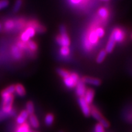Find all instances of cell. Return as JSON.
Segmentation results:
<instances>
[{"instance_id":"cell-14","label":"cell","mask_w":132,"mask_h":132,"mask_svg":"<svg viewBox=\"0 0 132 132\" xmlns=\"http://www.w3.org/2000/svg\"><path fill=\"white\" fill-rule=\"evenodd\" d=\"M116 45V41L113 37V36H110V39H109V40L108 43H107V45L106 46V48H105V51H106V53H110L113 52L114 48L115 47Z\"/></svg>"},{"instance_id":"cell-2","label":"cell","mask_w":132,"mask_h":132,"mask_svg":"<svg viewBox=\"0 0 132 132\" xmlns=\"http://www.w3.org/2000/svg\"><path fill=\"white\" fill-rule=\"evenodd\" d=\"M90 116L93 117L95 120L98 122V123L102 125L104 128H108L110 126V123L106 119L103 117L101 112L98 110V109L96 107L93 106H91L90 110Z\"/></svg>"},{"instance_id":"cell-18","label":"cell","mask_w":132,"mask_h":132,"mask_svg":"<svg viewBox=\"0 0 132 132\" xmlns=\"http://www.w3.org/2000/svg\"><path fill=\"white\" fill-rule=\"evenodd\" d=\"M98 15L102 19L106 20L109 15V11L106 7H101L98 10Z\"/></svg>"},{"instance_id":"cell-3","label":"cell","mask_w":132,"mask_h":132,"mask_svg":"<svg viewBox=\"0 0 132 132\" xmlns=\"http://www.w3.org/2000/svg\"><path fill=\"white\" fill-rule=\"evenodd\" d=\"M79 80H80L79 75L75 72H70L69 76L65 78H63L64 85L67 88L69 89L75 87Z\"/></svg>"},{"instance_id":"cell-30","label":"cell","mask_w":132,"mask_h":132,"mask_svg":"<svg viewBox=\"0 0 132 132\" xmlns=\"http://www.w3.org/2000/svg\"><path fill=\"white\" fill-rule=\"evenodd\" d=\"M8 117H9V116L7 114L4 113V112L2 111V110H0V121L5 119L8 118Z\"/></svg>"},{"instance_id":"cell-11","label":"cell","mask_w":132,"mask_h":132,"mask_svg":"<svg viewBox=\"0 0 132 132\" xmlns=\"http://www.w3.org/2000/svg\"><path fill=\"white\" fill-rule=\"evenodd\" d=\"M94 95L95 92L92 89H87L83 98H85V101L87 103L89 104V105H91L94 100Z\"/></svg>"},{"instance_id":"cell-23","label":"cell","mask_w":132,"mask_h":132,"mask_svg":"<svg viewBox=\"0 0 132 132\" xmlns=\"http://www.w3.org/2000/svg\"><path fill=\"white\" fill-rule=\"evenodd\" d=\"M15 92V85H10L9 86L4 89V90L1 92V94H14Z\"/></svg>"},{"instance_id":"cell-22","label":"cell","mask_w":132,"mask_h":132,"mask_svg":"<svg viewBox=\"0 0 132 132\" xmlns=\"http://www.w3.org/2000/svg\"><path fill=\"white\" fill-rule=\"evenodd\" d=\"M57 73H58V75L60 76L61 77H62V78H65L66 77H67L68 76L70 75V72H69L68 70H65V69H57Z\"/></svg>"},{"instance_id":"cell-12","label":"cell","mask_w":132,"mask_h":132,"mask_svg":"<svg viewBox=\"0 0 132 132\" xmlns=\"http://www.w3.org/2000/svg\"><path fill=\"white\" fill-rule=\"evenodd\" d=\"M11 53L14 59L19 60L23 56L22 50L17 45H12L11 47Z\"/></svg>"},{"instance_id":"cell-35","label":"cell","mask_w":132,"mask_h":132,"mask_svg":"<svg viewBox=\"0 0 132 132\" xmlns=\"http://www.w3.org/2000/svg\"><path fill=\"white\" fill-rule=\"evenodd\" d=\"M59 132H64V131H59Z\"/></svg>"},{"instance_id":"cell-8","label":"cell","mask_w":132,"mask_h":132,"mask_svg":"<svg viewBox=\"0 0 132 132\" xmlns=\"http://www.w3.org/2000/svg\"><path fill=\"white\" fill-rule=\"evenodd\" d=\"M81 80L85 84H89V85L94 86H98L101 85V81L99 79L90 77H84L81 79Z\"/></svg>"},{"instance_id":"cell-6","label":"cell","mask_w":132,"mask_h":132,"mask_svg":"<svg viewBox=\"0 0 132 132\" xmlns=\"http://www.w3.org/2000/svg\"><path fill=\"white\" fill-rule=\"evenodd\" d=\"M111 35L114 39L116 42H122L125 37V33L119 28H116L112 31Z\"/></svg>"},{"instance_id":"cell-27","label":"cell","mask_w":132,"mask_h":132,"mask_svg":"<svg viewBox=\"0 0 132 132\" xmlns=\"http://www.w3.org/2000/svg\"><path fill=\"white\" fill-rule=\"evenodd\" d=\"M95 32H96L97 36L98 38H102L103 37V36L105 35V30L102 27H98L95 29Z\"/></svg>"},{"instance_id":"cell-28","label":"cell","mask_w":132,"mask_h":132,"mask_svg":"<svg viewBox=\"0 0 132 132\" xmlns=\"http://www.w3.org/2000/svg\"><path fill=\"white\" fill-rule=\"evenodd\" d=\"M94 132H105V128L102 125L98 123L95 125Z\"/></svg>"},{"instance_id":"cell-4","label":"cell","mask_w":132,"mask_h":132,"mask_svg":"<svg viewBox=\"0 0 132 132\" xmlns=\"http://www.w3.org/2000/svg\"><path fill=\"white\" fill-rule=\"evenodd\" d=\"M78 102L82 114H83L86 117L90 116V110H91L90 105L88 104L85 101V98H84L83 97H79Z\"/></svg>"},{"instance_id":"cell-24","label":"cell","mask_w":132,"mask_h":132,"mask_svg":"<svg viewBox=\"0 0 132 132\" xmlns=\"http://www.w3.org/2000/svg\"><path fill=\"white\" fill-rule=\"evenodd\" d=\"M15 27V22L13 20H9L5 23L4 29L6 31H11Z\"/></svg>"},{"instance_id":"cell-20","label":"cell","mask_w":132,"mask_h":132,"mask_svg":"<svg viewBox=\"0 0 132 132\" xmlns=\"http://www.w3.org/2000/svg\"><path fill=\"white\" fill-rule=\"evenodd\" d=\"M27 48H28L29 50H30L31 52H35L38 49V46L37 44L32 40H29L28 42H27V44H26Z\"/></svg>"},{"instance_id":"cell-32","label":"cell","mask_w":132,"mask_h":132,"mask_svg":"<svg viewBox=\"0 0 132 132\" xmlns=\"http://www.w3.org/2000/svg\"><path fill=\"white\" fill-rule=\"evenodd\" d=\"M1 31H2V24L0 23V32H1Z\"/></svg>"},{"instance_id":"cell-34","label":"cell","mask_w":132,"mask_h":132,"mask_svg":"<svg viewBox=\"0 0 132 132\" xmlns=\"http://www.w3.org/2000/svg\"><path fill=\"white\" fill-rule=\"evenodd\" d=\"M103 1H108V0H103Z\"/></svg>"},{"instance_id":"cell-31","label":"cell","mask_w":132,"mask_h":132,"mask_svg":"<svg viewBox=\"0 0 132 132\" xmlns=\"http://www.w3.org/2000/svg\"><path fill=\"white\" fill-rule=\"evenodd\" d=\"M82 1V0H70V2L72 3V4H78L79 3H80L81 1Z\"/></svg>"},{"instance_id":"cell-10","label":"cell","mask_w":132,"mask_h":132,"mask_svg":"<svg viewBox=\"0 0 132 132\" xmlns=\"http://www.w3.org/2000/svg\"><path fill=\"white\" fill-rule=\"evenodd\" d=\"M28 124L30 126V127H32L34 129H37L39 128L40 123H39V119H38L37 117L34 114H31L28 117Z\"/></svg>"},{"instance_id":"cell-9","label":"cell","mask_w":132,"mask_h":132,"mask_svg":"<svg viewBox=\"0 0 132 132\" xmlns=\"http://www.w3.org/2000/svg\"><path fill=\"white\" fill-rule=\"evenodd\" d=\"M29 114L25 110H22L19 115L16 118V122L18 125H21L23 123L26 122V120H28L29 117Z\"/></svg>"},{"instance_id":"cell-21","label":"cell","mask_w":132,"mask_h":132,"mask_svg":"<svg viewBox=\"0 0 132 132\" xmlns=\"http://www.w3.org/2000/svg\"><path fill=\"white\" fill-rule=\"evenodd\" d=\"M106 54L107 53L106 52V51L104 50H102L99 53L98 56H97V59H96V61L97 63L100 64L102 62L104 61V59H105V57H106Z\"/></svg>"},{"instance_id":"cell-25","label":"cell","mask_w":132,"mask_h":132,"mask_svg":"<svg viewBox=\"0 0 132 132\" xmlns=\"http://www.w3.org/2000/svg\"><path fill=\"white\" fill-rule=\"evenodd\" d=\"M70 48L69 47H61V48L60 50V54L63 57H67L70 54Z\"/></svg>"},{"instance_id":"cell-26","label":"cell","mask_w":132,"mask_h":132,"mask_svg":"<svg viewBox=\"0 0 132 132\" xmlns=\"http://www.w3.org/2000/svg\"><path fill=\"white\" fill-rule=\"evenodd\" d=\"M22 3H23L22 0H16L15 3L14 7H13V12L14 13L19 12V10L20 9V8L21 7Z\"/></svg>"},{"instance_id":"cell-7","label":"cell","mask_w":132,"mask_h":132,"mask_svg":"<svg viewBox=\"0 0 132 132\" xmlns=\"http://www.w3.org/2000/svg\"><path fill=\"white\" fill-rule=\"evenodd\" d=\"M86 87L85 84L81 80L78 81L77 85L75 86V93L76 95L78 97H83L85 94L86 91Z\"/></svg>"},{"instance_id":"cell-13","label":"cell","mask_w":132,"mask_h":132,"mask_svg":"<svg viewBox=\"0 0 132 132\" xmlns=\"http://www.w3.org/2000/svg\"><path fill=\"white\" fill-rule=\"evenodd\" d=\"M87 38L91 45H96L97 43H98L99 39V38L97 35L96 32H95V29H92V30L90 31V32L88 34V37Z\"/></svg>"},{"instance_id":"cell-17","label":"cell","mask_w":132,"mask_h":132,"mask_svg":"<svg viewBox=\"0 0 132 132\" xmlns=\"http://www.w3.org/2000/svg\"><path fill=\"white\" fill-rule=\"evenodd\" d=\"M30 130V126L28 123L25 122L21 125H19L15 132H29Z\"/></svg>"},{"instance_id":"cell-15","label":"cell","mask_w":132,"mask_h":132,"mask_svg":"<svg viewBox=\"0 0 132 132\" xmlns=\"http://www.w3.org/2000/svg\"><path fill=\"white\" fill-rule=\"evenodd\" d=\"M15 92L19 97H24L26 94V90L23 86L20 84L15 85Z\"/></svg>"},{"instance_id":"cell-33","label":"cell","mask_w":132,"mask_h":132,"mask_svg":"<svg viewBox=\"0 0 132 132\" xmlns=\"http://www.w3.org/2000/svg\"><path fill=\"white\" fill-rule=\"evenodd\" d=\"M29 132H39V131H36V130H30V131H29Z\"/></svg>"},{"instance_id":"cell-19","label":"cell","mask_w":132,"mask_h":132,"mask_svg":"<svg viewBox=\"0 0 132 132\" xmlns=\"http://www.w3.org/2000/svg\"><path fill=\"white\" fill-rule=\"evenodd\" d=\"M25 110L29 114V115L34 114V105L32 102L29 101L27 102V103L26 104Z\"/></svg>"},{"instance_id":"cell-29","label":"cell","mask_w":132,"mask_h":132,"mask_svg":"<svg viewBox=\"0 0 132 132\" xmlns=\"http://www.w3.org/2000/svg\"><path fill=\"white\" fill-rule=\"evenodd\" d=\"M9 0H0V10L6 8L9 6Z\"/></svg>"},{"instance_id":"cell-5","label":"cell","mask_w":132,"mask_h":132,"mask_svg":"<svg viewBox=\"0 0 132 132\" xmlns=\"http://www.w3.org/2000/svg\"><path fill=\"white\" fill-rule=\"evenodd\" d=\"M36 31L33 28L28 26V28L22 32L20 36V39L23 42H27L31 38L35 36Z\"/></svg>"},{"instance_id":"cell-1","label":"cell","mask_w":132,"mask_h":132,"mask_svg":"<svg viewBox=\"0 0 132 132\" xmlns=\"http://www.w3.org/2000/svg\"><path fill=\"white\" fill-rule=\"evenodd\" d=\"M60 35H57L56 37V41L61 47H69L70 41L67 33L66 28L64 25H61L59 27Z\"/></svg>"},{"instance_id":"cell-16","label":"cell","mask_w":132,"mask_h":132,"mask_svg":"<svg viewBox=\"0 0 132 132\" xmlns=\"http://www.w3.org/2000/svg\"><path fill=\"white\" fill-rule=\"evenodd\" d=\"M54 121V116L52 113H48L46 114L44 119V122L45 124L48 127L51 126L53 124Z\"/></svg>"}]
</instances>
